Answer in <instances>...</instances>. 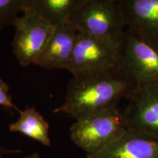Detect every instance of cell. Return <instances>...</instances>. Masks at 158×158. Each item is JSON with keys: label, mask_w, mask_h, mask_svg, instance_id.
I'll list each match as a JSON object with an SVG mask.
<instances>
[{"label": "cell", "mask_w": 158, "mask_h": 158, "mask_svg": "<svg viewBox=\"0 0 158 158\" xmlns=\"http://www.w3.org/2000/svg\"><path fill=\"white\" fill-rule=\"evenodd\" d=\"M86 158H158V141L127 131L113 143Z\"/></svg>", "instance_id": "cell-10"}, {"label": "cell", "mask_w": 158, "mask_h": 158, "mask_svg": "<svg viewBox=\"0 0 158 158\" xmlns=\"http://www.w3.org/2000/svg\"><path fill=\"white\" fill-rule=\"evenodd\" d=\"M127 98V131L158 141V81L135 84Z\"/></svg>", "instance_id": "cell-7"}, {"label": "cell", "mask_w": 158, "mask_h": 158, "mask_svg": "<svg viewBox=\"0 0 158 158\" xmlns=\"http://www.w3.org/2000/svg\"><path fill=\"white\" fill-rule=\"evenodd\" d=\"M0 158H3V156L0 155ZM23 158H40V155L38 152H33L30 154V155L25 156V157Z\"/></svg>", "instance_id": "cell-16"}, {"label": "cell", "mask_w": 158, "mask_h": 158, "mask_svg": "<svg viewBox=\"0 0 158 158\" xmlns=\"http://www.w3.org/2000/svg\"><path fill=\"white\" fill-rule=\"evenodd\" d=\"M26 7L27 0H0V31L13 26Z\"/></svg>", "instance_id": "cell-13"}, {"label": "cell", "mask_w": 158, "mask_h": 158, "mask_svg": "<svg viewBox=\"0 0 158 158\" xmlns=\"http://www.w3.org/2000/svg\"><path fill=\"white\" fill-rule=\"evenodd\" d=\"M22 152V151L20 149H7L2 147L0 143V155L3 156L5 155H7V154H18Z\"/></svg>", "instance_id": "cell-15"}, {"label": "cell", "mask_w": 158, "mask_h": 158, "mask_svg": "<svg viewBox=\"0 0 158 158\" xmlns=\"http://www.w3.org/2000/svg\"><path fill=\"white\" fill-rule=\"evenodd\" d=\"M121 41L106 40L78 31L68 70L76 76L119 69Z\"/></svg>", "instance_id": "cell-4"}, {"label": "cell", "mask_w": 158, "mask_h": 158, "mask_svg": "<svg viewBox=\"0 0 158 158\" xmlns=\"http://www.w3.org/2000/svg\"><path fill=\"white\" fill-rule=\"evenodd\" d=\"M10 88L7 83L0 78V106L5 107L8 109H15L19 111V113L21 110H20L13 103V98L9 93Z\"/></svg>", "instance_id": "cell-14"}, {"label": "cell", "mask_w": 158, "mask_h": 158, "mask_svg": "<svg viewBox=\"0 0 158 158\" xmlns=\"http://www.w3.org/2000/svg\"><path fill=\"white\" fill-rule=\"evenodd\" d=\"M13 27L15 34L11 46L18 62L22 67L35 64L55 27L29 9L25 10Z\"/></svg>", "instance_id": "cell-6"}, {"label": "cell", "mask_w": 158, "mask_h": 158, "mask_svg": "<svg viewBox=\"0 0 158 158\" xmlns=\"http://www.w3.org/2000/svg\"><path fill=\"white\" fill-rule=\"evenodd\" d=\"M127 131L123 110L118 106L89 114L71 125L72 141L87 156L93 155Z\"/></svg>", "instance_id": "cell-2"}, {"label": "cell", "mask_w": 158, "mask_h": 158, "mask_svg": "<svg viewBox=\"0 0 158 158\" xmlns=\"http://www.w3.org/2000/svg\"><path fill=\"white\" fill-rule=\"evenodd\" d=\"M19 118L9 124L11 133H19L49 147V123L35 107H27L19 112Z\"/></svg>", "instance_id": "cell-12"}, {"label": "cell", "mask_w": 158, "mask_h": 158, "mask_svg": "<svg viewBox=\"0 0 158 158\" xmlns=\"http://www.w3.org/2000/svg\"><path fill=\"white\" fill-rule=\"evenodd\" d=\"M77 35L78 31L70 21L55 27L35 65L48 70H68Z\"/></svg>", "instance_id": "cell-8"}, {"label": "cell", "mask_w": 158, "mask_h": 158, "mask_svg": "<svg viewBox=\"0 0 158 158\" xmlns=\"http://www.w3.org/2000/svg\"><path fill=\"white\" fill-rule=\"evenodd\" d=\"M135 84L121 69L73 76L64 101L53 110L77 120L89 114L118 106L127 98Z\"/></svg>", "instance_id": "cell-1"}, {"label": "cell", "mask_w": 158, "mask_h": 158, "mask_svg": "<svg viewBox=\"0 0 158 158\" xmlns=\"http://www.w3.org/2000/svg\"><path fill=\"white\" fill-rule=\"evenodd\" d=\"M70 22L79 32L115 42L127 29L118 0H84Z\"/></svg>", "instance_id": "cell-3"}, {"label": "cell", "mask_w": 158, "mask_h": 158, "mask_svg": "<svg viewBox=\"0 0 158 158\" xmlns=\"http://www.w3.org/2000/svg\"><path fill=\"white\" fill-rule=\"evenodd\" d=\"M120 69L135 84L158 81V43L126 29L121 41Z\"/></svg>", "instance_id": "cell-5"}, {"label": "cell", "mask_w": 158, "mask_h": 158, "mask_svg": "<svg viewBox=\"0 0 158 158\" xmlns=\"http://www.w3.org/2000/svg\"><path fill=\"white\" fill-rule=\"evenodd\" d=\"M127 29L158 43V0H118Z\"/></svg>", "instance_id": "cell-9"}, {"label": "cell", "mask_w": 158, "mask_h": 158, "mask_svg": "<svg viewBox=\"0 0 158 158\" xmlns=\"http://www.w3.org/2000/svg\"><path fill=\"white\" fill-rule=\"evenodd\" d=\"M84 0H27L29 9L51 25L68 23Z\"/></svg>", "instance_id": "cell-11"}]
</instances>
